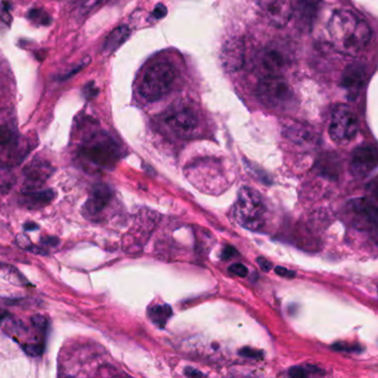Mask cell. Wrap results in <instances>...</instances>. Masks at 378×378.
Instances as JSON below:
<instances>
[{
    "mask_svg": "<svg viewBox=\"0 0 378 378\" xmlns=\"http://www.w3.org/2000/svg\"><path fill=\"white\" fill-rule=\"evenodd\" d=\"M378 166V150L365 144L354 150L351 160V171L357 178H364Z\"/></svg>",
    "mask_w": 378,
    "mask_h": 378,
    "instance_id": "30bf717a",
    "label": "cell"
},
{
    "mask_svg": "<svg viewBox=\"0 0 378 378\" xmlns=\"http://www.w3.org/2000/svg\"><path fill=\"white\" fill-rule=\"evenodd\" d=\"M41 245H47V247H56L59 243V240L54 236H46V238H41Z\"/></svg>",
    "mask_w": 378,
    "mask_h": 378,
    "instance_id": "d6a6232c",
    "label": "cell"
},
{
    "mask_svg": "<svg viewBox=\"0 0 378 378\" xmlns=\"http://www.w3.org/2000/svg\"><path fill=\"white\" fill-rule=\"evenodd\" d=\"M28 16L32 21L39 23V25L47 26V25L52 23L50 16L41 9H32V12H29Z\"/></svg>",
    "mask_w": 378,
    "mask_h": 378,
    "instance_id": "44dd1931",
    "label": "cell"
},
{
    "mask_svg": "<svg viewBox=\"0 0 378 378\" xmlns=\"http://www.w3.org/2000/svg\"><path fill=\"white\" fill-rule=\"evenodd\" d=\"M258 265H260V267L263 269L264 272H269L271 267H272V264L269 263V261H267V260L263 258H258Z\"/></svg>",
    "mask_w": 378,
    "mask_h": 378,
    "instance_id": "d590c367",
    "label": "cell"
},
{
    "mask_svg": "<svg viewBox=\"0 0 378 378\" xmlns=\"http://www.w3.org/2000/svg\"><path fill=\"white\" fill-rule=\"evenodd\" d=\"M320 0H296L294 16L300 28L309 30L315 19Z\"/></svg>",
    "mask_w": 378,
    "mask_h": 378,
    "instance_id": "5bb4252c",
    "label": "cell"
},
{
    "mask_svg": "<svg viewBox=\"0 0 378 378\" xmlns=\"http://www.w3.org/2000/svg\"><path fill=\"white\" fill-rule=\"evenodd\" d=\"M90 63V58H85L82 61H81L80 65L77 67V68L74 69V70H70V71L67 74L63 79H67V78L72 77V76L76 75L78 72L81 71L83 68H86Z\"/></svg>",
    "mask_w": 378,
    "mask_h": 378,
    "instance_id": "f1b7e54d",
    "label": "cell"
},
{
    "mask_svg": "<svg viewBox=\"0 0 378 378\" xmlns=\"http://www.w3.org/2000/svg\"><path fill=\"white\" fill-rule=\"evenodd\" d=\"M55 198V191L52 190H43L36 192H28L26 194L27 203L32 206H43L52 202Z\"/></svg>",
    "mask_w": 378,
    "mask_h": 378,
    "instance_id": "ffe728a7",
    "label": "cell"
},
{
    "mask_svg": "<svg viewBox=\"0 0 378 378\" xmlns=\"http://www.w3.org/2000/svg\"><path fill=\"white\" fill-rule=\"evenodd\" d=\"M309 367H292L291 370H289V375L291 377L294 378H304L307 377V376L311 374V372L316 373L318 372V368L315 367H311V370H309Z\"/></svg>",
    "mask_w": 378,
    "mask_h": 378,
    "instance_id": "7402d4cb",
    "label": "cell"
},
{
    "mask_svg": "<svg viewBox=\"0 0 378 378\" xmlns=\"http://www.w3.org/2000/svg\"><path fill=\"white\" fill-rule=\"evenodd\" d=\"M23 351L26 354L30 356L41 355L43 352V345H38V344H29V345H23Z\"/></svg>",
    "mask_w": 378,
    "mask_h": 378,
    "instance_id": "d4e9b609",
    "label": "cell"
},
{
    "mask_svg": "<svg viewBox=\"0 0 378 378\" xmlns=\"http://www.w3.org/2000/svg\"><path fill=\"white\" fill-rule=\"evenodd\" d=\"M83 157L92 164L108 169L119 159V149L115 141L107 135L90 137L81 150Z\"/></svg>",
    "mask_w": 378,
    "mask_h": 378,
    "instance_id": "5b68a950",
    "label": "cell"
},
{
    "mask_svg": "<svg viewBox=\"0 0 378 378\" xmlns=\"http://www.w3.org/2000/svg\"><path fill=\"white\" fill-rule=\"evenodd\" d=\"M351 222L357 229L378 231V206L366 199H357L348 203Z\"/></svg>",
    "mask_w": 378,
    "mask_h": 378,
    "instance_id": "52a82bcc",
    "label": "cell"
},
{
    "mask_svg": "<svg viewBox=\"0 0 378 378\" xmlns=\"http://www.w3.org/2000/svg\"><path fill=\"white\" fill-rule=\"evenodd\" d=\"M106 0H82L80 9L82 12H88L96 7L100 6Z\"/></svg>",
    "mask_w": 378,
    "mask_h": 378,
    "instance_id": "484cf974",
    "label": "cell"
},
{
    "mask_svg": "<svg viewBox=\"0 0 378 378\" xmlns=\"http://www.w3.org/2000/svg\"><path fill=\"white\" fill-rule=\"evenodd\" d=\"M184 374L186 376H190V377H204L203 373H201L200 370H194V368H191V367H186L184 370Z\"/></svg>",
    "mask_w": 378,
    "mask_h": 378,
    "instance_id": "e575fe53",
    "label": "cell"
},
{
    "mask_svg": "<svg viewBox=\"0 0 378 378\" xmlns=\"http://www.w3.org/2000/svg\"><path fill=\"white\" fill-rule=\"evenodd\" d=\"M238 254L236 249L232 247H225L223 249V253H222V258L224 260H229V258H233L235 255Z\"/></svg>",
    "mask_w": 378,
    "mask_h": 378,
    "instance_id": "836d02e7",
    "label": "cell"
},
{
    "mask_svg": "<svg viewBox=\"0 0 378 378\" xmlns=\"http://www.w3.org/2000/svg\"><path fill=\"white\" fill-rule=\"evenodd\" d=\"M221 60L223 63L224 68L229 71L234 72L240 70L245 61V47H244L243 41L240 38L230 39L223 46Z\"/></svg>",
    "mask_w": 378,
    "mask_h": 378,
    "instance_id": "8fae6325",
    "label": "cell"
},
{
    "mask_svg": "<svg viewBox=\"0 0 378 378\" xmlns=\"http://www.w3.org/2000/svg\"><path fill=\"white\" fill-rule=\"evenodd\" d=\"M258 6L272 26H287L294 16V0H258Z\"/></svg>",
    "mask_w": 378,
    "mask_h": 378,
    "instance_id": "9c48e42d",
    "label": "cell"
},
{
    "mask_svg": "<svg viewBox=\"0 0 378 378\" xmlns=\"http://www.w3.org/2000/svg\"><path fill=\"white\" fill-rule=\"evenodd\" d=\"M92 87H93V83H90V85H88V86L86 87V89H85V92L87 93V97L91 98V92H93V93H96L97 95V89L96 88H93L92 89Z\"/></svg>",
    "mask_w": 378,
    "mask_h": 378,
    "instance_id": "74e56055",
    "label": "cell"
},
{
    "mask_svg": "<svg viewBox=\"0 0 378 378\" xmlns=\"http://www.w3.org/2000/svg\"><path fill=\"white\" fill-rule=\"evenodd\" d=\"M14 141V135L12 132L10 131V129H8L7 126H3L1 128V135H0V142H1V146L3 148H5L6 146L12 144Z\"/></svg>",
    "mask_w": 378,
    "mask_h": 378,
    "instance_id": "603a6c76",
    "label": "cell"
},
{
    "mask_svg": "<svg viewBox=\"0 0 378 378\" xmlns=\"http://www.w3.org/2000/svg\"><path fill=\"white\" fill-rule=\"evenodd\" d=\"M18 245L19 247H23V249H28L29 247H32V244L29 240V238H27L26 235H18L17 238Z\"/></svg>",
    "mask_w": 378,
    "mask_h": 378,
    "instance_id": "4dcf8cb0",
    "label": "cell"
},
{
    "mask_svg": "<svg viewBox=\"0 0 378 378\" xmlns=\"http://www.w3.org/2000/svg\"><path fill=\"white\" fill-rule=\"evenodd\" d=\"M28 251H30V252L32 253H36V254L47 255L46 251H43V249H41V247H32H32H29Z\"/></svg>",
    "mask_w": 378,
    "mask_h": 378,
    "instance_id": "f35d334b",
    "label": "cell"
},
{
    "mask_svg": "<svg viewBox=\"0 0 378 378\" xmlns=\"http://www.w3.org/2000/svg\"><path fill=\"white\" fill-rule=\"evenodd\" d=\"M32 322L34 326L37 327V329H41V330H45L48 326V321H47V318L45 316L34 315L32 318Z\"/></svg>",
    "mask_w": 378,
    "mask_h": 378,
    "instance_id": "83f0119b",
    "label": "cell"
},
{
    "mask_svg": "<svg viewBox=\"0 0 378 378\" xmlns=\"http://www.w3.org/2000/svg\"><path fill=\"white\" fill-rule=\"evenodd\" d=\"M240 355L247 358H254V359H262L263 358V353L261 351L253 350L249 347H244L240 351Z\"/></svg>",
    "mask_w": 378,
    "mask_h": 378,
    "instance_id": "cb8c5ba5",
    "label": "cell"
},
{
    "mask_svg": "<svg viewBox=\"0 0 378 378\" xmlns=\"http://www.w3.org/2000/svg\"><path fill=\"white\" fill-rule=\"evenodd\" d=\"M112 191L107 184H98L92 188L91 195L85 204V211L89 215L100 213L109 203Z\"/></svg>",
    "mask_w": 378,
    "mask_h": 378,
    "instance_id": "9a60e30c",
    "label": "cell"
},
{
    "mask_svg": "<svg viewBox=\"0 0 378 378\" xmlns=\"http://www.w3.org/2000/svg\"><path fill=\"white\" fill-rule=\"evenodd\" d=\"M229 271L240 278H245L247 275V269L244 267L243 264H233L229 267Z\"/></svg>",
    "mask_w": 378,
    "mask_h": 378,
    "instance_id": "4316f807",
    "label": "cell"
},
{
    "mask_svg": "<svg viewBox=\"0 0 378 378\" xmlns=\"http://www.w3.org/2000/svg\"><path fill=\"white\" fill-rule=\"evenodd\" d=\"M285 135L289 140L300 146H307L315 142L316 133L307 124L292 122L285 128Z\"/></svg>",
    "mask_w": 378,
    "mask_h": 378,
    "instance_id": "2e32d148",
    "label": "cell"
},
{
    "mask_svg": "<svg viewBox=\"0 0 378 378\" xmlns=\"http://www.w3.org/2000/svg\"><path fill=\"white\" fill-rule=\"evenodd\" d=\"M289 63L291 54L289 49L280 41L267 45L258 58L260 68L262 71L267 72V76H278V72H281L285 67L289 66Z\"/></svg>",
    "mask_w": 378,
    "mask_h": 378,
    "instance_id": "ba28073f",
    "label": "cell"
},
{
    "mask_svg": "<svg viewBox=\"0 0 378 378\" xmlns=\"http://www.w3.org/2000/svg\"><path fill=\"white\" fill-rule=\"evenodd\" d=\"M366 81V68L361 63L347 66L342 75V87L352 98L357 97Z\"/></svg>",
    "mask_w": 378,
    "mask_h": 378,
    "instance_id": "7c38bea8",
    "label": "cell"
},
{
    "mask_svg": "<svg viewBox=\"0 0 378 378\" xmlns=\"http://www.w3.org/2000/svg\"><path fill=\"white\" fill-rule=\"evenodd\" d=\"M23 229H25V231H34V230H38V225L34 222H27V223L23 224Z\"/></svg>",
    "mask_w": 378,
    "mask_h": 378,
    "instance_id": "8d00e7d4",
    "label": "cell"
},
{
    "mask_svg": "<svg viewBox=\"0 0 378 378\" xmlns=\"http://www.w3.org/2000/svg\"><path fill=\"white\" fill-rule=\"evenodd\" d=\"M358 131V120L355 113L347 104H336L331 117L330 132L332 140L345 144L353 140Z\"/></svg>",
    "mask_w": 378,
    "mask_h": 378,
    "instance_id": "8992f818",
    "label": "cell"
},
{
    "mask_svg": "<svg viewBox=\"0 0 378 378\" xmlns=\"http://www.w3.org/2000/svg\"><path fill=\"white\" fill-rule=\"evenodd\" d=\"M171 315L172 309L168 305H155L149 309L150 320L160 327L166 325Z\"/></svg>",
    "mask_w": 378,
    "mask_h": 378,
    "instance_id": "d6986e66",
    "label": "cell"
},
{
    "mask_svg": "<svg viewBox=\"0 0 378 378\" xmlns=\"http://www.w3.org/2000/svg\"><path fill=\"white\" fill-rule=\"evenodd\" d=\"M129 34L130 29L128 26H120L115 28L107 38L104 46H103L104 52H115V49L119 48L126 41V38L129 37Z\"/></svg>",
    "mask_w": 378,
    "mask_h": 378,
    "instance_id": "ac0fdd59",
    "label": "cell"
},
{
    "mask_svg": "<svg viewBox=\"0 0 378 378\" xmlns=\"http://www.w3.org/2000/svg\"><path fill=\"white\" fill-rule=\"evenodd\" d=\"M52 168L45 161H32V164L23 170V175L27 182L32 184V188L43 184L52 175Z\"/></svg>",
    "mask_w": 378,
    "mask_h": 378,
    "instance_id": "e0dca14e",
    "label": "cell"
},
{
    "mask_svg": "<svg viewBox=\"0 0 378 378\" xmlns=\"http://www.w3.org/2000/svg\"><path fill=\"white\" fill-rule=\"evenodd\" d=\"M258 100L269 109L289 111L296 106V96L292 87L280 76H267L258 83Z\"/></svg>",
    "mask_w": 378,
    "mask_h": 378,
    "instance_id": "7a4b0ae2",
    "label": "cell"
},
{
    "mask_svg": "<svg viewBox=\"0 0 378 378\" xmlns=\"http://www.w3.org/2000/svg\"><path fill=\"white\" fill-rule=\"evenodd\" d=\"M275 273L280 275V276H283V278H292L296 276V272L293 271H289V269H285V267H278L275 269Z\"/></svg>",
    "mask_w": 378,
    "mask_h": 378,
    "instance_id": "f546056e",
    "label": "cell"
},
{
    "mask_svg": "<svg viewBox=\"0 0 378 378\" xmlns=\"http://www.w3.org/2000/svg\"><path fill=\"white\" fill-rule=\"evenodd\" d=\"M166 122L180 135H189L198 126L199 119L193 110L180 109L166 115Z\"/></svg>",
    "mask_w": 378,
    "mask_h": 378,
    "instance_id": "4fadbf2b",
    "label": "cell"
},
{
    "mask_svg": "<svg viewBox=\"0 0 378 378\" xmlns=\"http://www.w3.org/2000/svg\"><path fill=\"white\" fill-rule=\"evenodd\" d=\"M177 77V71L169 61L152 63L141 80L140 93L148 101H157L170 91Z\"/></svg>",
    "mask_w": 378,
    "mask_h": 378,
    "instance_id": "3957f363",
    "label": "cell"
},
{
    "mask_svg": "<svg viewBox=\"0 0 378 378\" xmlns=\"http://www.w3.org/2000/svg\"><path fill=\"white\" fill-rule=\"evenodd\" d=\"M327 32L336 52L347 56H357L366 48L372 38L370 25L355 12L344 9L333 12Z\"/></svg>",
    "mask_w": 378,
    "mask_h": 378,
    "instance_id": "6da1fadb",
    "label": "cell"
},
{
    "mask_svg": "<svg viewBox=\"0 0 378 378\" xmlns=\"http://www.w3.org/2000/svg\"><path fill=\"white\" fill-rule=\"evenodd\" d=\"M373 191H374V194H375L376 199L378 200V182L374 184V189H373Z\"/></svg>",
    "mask_w": 378,
    "mask_h": 378,
    "instance_id": "ab89813d",
    "label": "cell"
},
{
    "mask_svg": "<svg viewBox=\"0 0 378 378\" xmlns=\"http://www.w3.org/2000/svg\"><path fill=\"white\" fill-rule=\"evenodd\" d=\"M265 210L261 195L247 186L241 188L235 202L234 216L242 227L251 231L263 229Z\"/></svg>",
    "mask_w": 378,
    "mask_h": 378,
    "instance_id": "277c9868",
    "label": "cell"
},
{
    "mask_svg": "<svg viewBox=\"0 0 378 378\" xmlns=\"http://www.w3.org/2000/svg\"><path fill=\"white\" fill-rule=\"evenodd\" d=\"M153 17L157 18V19H161V18L166 17V8L164 5H158L155 7V10H153Z\"/></svg>",
    "mask_w": 378,
    "mask_h": 378,
    "instance_id": "1f68e13d",
    "label": "cell"
}]
</instances>
